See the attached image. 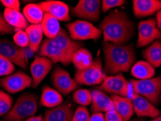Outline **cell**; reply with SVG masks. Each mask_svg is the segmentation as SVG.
Returning a JSON list of instances; mask_svg holds the SVG:
<instances>
[{
    "instance_id": "1",
    "label": "cell",
    "mask_w": 161,
    "mask_h": 121,
    "mask_svg": "<svg viewBox=\"0 0 161 121\" xmlns=\"http://www.w3.org/2000/svg\"><path fill=\"white\" fill-rule=\"evenodd\" d=\"M104 41L118 45H125L134 34V23L123 11H113L108 14L99 24Z\"/></svg>"
},
{
    "instance_id": "2",
    "label": "cell",
    "mask_w": 161,
    "mask_h": 121,
    "mask_svg": "<svg viewBox=\"0 0 161 121\" xmlns=\"http://www.w3.org/2000/svg\"><path fill=\"white\" fill-rule=\"evenodd\" d=\"M103 49L105 57L104 73L114 75L128 72L136 60V54L131 44L118 45L103 42Z\"/></svg>"
},
{
    "instance_id": "3",
    "label": "cell",
    "mask_w": 161,
    "mask_h": 121,
    "mask_svg": "<svg viewBox=\"0 0 161 121\" xmlns=\"http://www.w3.org/2000/svg\"><path fill=\"white\" fill-rule=\"evenodd\" d=\"M38 109V96L25 94L18 97L15 104L4 117L5 121H23L34 117Z\"/></svg>"
},
{
    "instance_id": "4",
    "label": "cell",
    "mask_w": 161,
    "mask_h": 121,
    "mask_svg": "<svg viewBox=\"0 0 161 121\" xmlns=\"http://www.w3.org/2000/svg\"><path fill=\"white\" fill-rule=\"evenodd\" d=\"M136 94L143 96L154 105H158L161 92V75L145 80H131Z\"/></svg>"
},
{
    "instance_id": "5",
    "label": "cell",
    "mask_w": 161,
    "mask_h": 121,
    "mask_svg": "<svg viewBox=\"0 0 161 121\" xmlns=\"http://www.w3.org/2000/svg\"><path fill=\"white\" fill-rule=\"evenodd\" d=\"M107 75L103 69V63L99 57L96 58L89 68L83 70H76L75 74V81L78 84L94 86L100 85Z\"/></svg>"
},
{
    "instance_id": "6",
    "label": "cell",
    "mask_w": 161,
    "mask_h": 121,
    "mask_svg": "<svg viewBox=\"0 0 161 121\" xmlns=\"http://www.w3.org/2000/svg\"><path fill=\"white\" fill-rule=\"evenodd\" d=\"M70 37L75 41L83 40H96L101 37L102 30L92 23L85 20H75L66 25Z\"/></svg>"
},
{
    "instance_id": "7",
    "label": "cell",
    "mask_w": 161,
    "mask_h": 121,
    "mask_svg": "<svg viewBox=\"0 0 161 121\" xmlns=\"http://www.w3.org/2000/svg\"><path fill=\"white\" fill-rule=\"evenodd\" d=\"M157 40H161V31L158 29L155 19L149 18L140 21L138 25L137 47H146Z\"/></svg>"
},
{
    "instance_id": "8",
    "label": "cell",
    "mask_w": 161,
    "mask_h": 121,
    "mask_svg": "<svg viewBox=\"0 0 161 121\" xmlns=\"http://www.w3.org/2000/svg\"><path fill=\"white\" fill-rule=\"evenodd\" d=\"M0 54L8 59L14 65L26 69L27 55L23 48L18 47L8 39H0Z\"/></svg>"
},
{
    "instance_id": "9",
    "label": "cell",
    "mask_w": 161,
    "mask_h": 121,
    "mask_svg": "<svg viewBox=\"0 0 161 121\" xmlns=\"http://www.w3.org/2000/svg\"><path fill=\"white\" fill-rule=\"evenodd\" d=\"M32 78L22 71H18L1 78L0 86L9 93L16 94L32 86Z\"/></svg>"
},
{
    "instance_id": "10",
    "label": "cell",
    "mask_w": 161,
    "mask_h": 121,
    "mask_svg": "<svg viewBox=\"0 0 161 121\" xmlns=\"http://www.w3.org/2000/svg\"><path fill=\"white\" fill-rule=\"evenodd\" d=\"M101 5L99 0H80L71 12L75 17L96 22L100 18Z\"/></svg>"
},
{
    "instance_id": "11",
    "label": "cell",
    "mask_w": 161,
    "mask_h": 121,
    "mask_svg": "<svg viewBox=\"0 0 161 121\" xmlns=\"http://www.w3.org/2000/svg\"><path fill=\"white\" fill-rule=\"evenodd\" d=\"M39 56L49 58L53 63H60L64 65L72 63V57L61 49L53 39H47L42 42L39 49Z\"/></svg>"
},
{
    "instance_id": "12",
    "label": "cell",
    "mask_w": 161,
    "mask_h": 121,
    "mask_svg": "<svg viewBox=\"0 0 161 121\" xmlns=\"http://www.w3.org/2000/svg\"><path fill=\"white\" fill-rule=\"evenodd\" d=\"M52 80L57 91L63 95H67L75 91L79 86V84L73 79L67 70L59 67L54 70Z\"/></svg>"
},
{
    "instance_id": "13",
    "label": "cell",
    "mask_w": 161,
    "mask_h": 121,
    "mask_svg": "<svg viewBox=\"0 0 161 121\" xmlns=\"http://www.w3.org/2000/svg\"><path fill=\"white\" fill-rule=\"evenodd\" d=\"M53 63L49 58L36 56L31 65V73L32 75V87L36 88L41 84L53 68Z\"/></svg>"
},
{
    "instance_id": "14",
    "label": "cell",
    "mask_w": 161,
    "mask_h": 121,
    "mask_svg": "<svg viewBox=\"0 0 161 121\" xmlns=\"http://www.w3.org/2000/svg\"><path fill=\"white\" fill-rule=\"evenodd\" d=\"M128 81L129 80L125 79L122 73H118L114 75H108L97 89L111 94L112 95L123 96Z\"/></svg>"
},
{
    "instance_id": "15",
    "label": "cell",
    "mask_w": 161,
    "mask_h": 121,
    "mask_svg": "<svg viewBox=\"0 0 161 121\" xmlns=\"http://www.w3.org/2000/svg\"><path fill=\"white\" fill-rule=\"evenodd\" d=\"M44 13H47L58 19L59 21L70 20L69 7L65 2L57 0H48L39 3Z\"/></svg>"
},
{
    "instance_id": "16",
    "label": "cell",
    "mask_w": 161,
    "mask_h": 121,
    "mask_svg": "<svg viewBox=\"0 0 161 121\" xmlns=\"http://www.w3.org/2000/svg\"><path fill=\"white\" fill-rule=\"evenodd\" d=\"M91 110L93 113H106L115 109L112 98L104 91L97 89H94L91 91Z\"/></svg>"
},
{
    "instance_id": "17",
    "label": "cell",
    "mask_w": 161,
    "mask_h": 121,
    "mask_svg": "<svg viewBox=\"0 0 161 121\" xmlns=\"http://www.w3.org/2000/svg\"><path fill=\"white\" fill-rule=\"evenodd\" d=\"M134 113L139 118H155L161 115V111L143 96L136 94L132 99Z\"/></svg>"
},
{
    "instance_id": "18",
    "label": "cell",
    "mask_w": 161,
    "mask_h": 121,
    "mask_svg": "<svg viewBox=\"0 0 161 121\" xmlns=\"http://www.w3.org/2000/svg\"><path fill=\"white\" fill-rule=\"evenodd\" d=\"M73 115L72 104L65 102L47 110L43 119L44 121H71Z\"/></svg>"
},
{
    "instance_id": "19",
    "label": "cell",
    "mask_w": 161,
    "mask_h": 121,
    "mask_svg": "<svg viewBox=\"0 0 161 121\" xmlns=\"http://www.w3.org/2000/svg\"><path fill=\"white\" fill-rule=\"evenodd\" d=\"M161 10V0H134L133 11L137 18L153 15Z\"/></svg>"
},
{
    "instance_id": "20",
    "label": "cell",
    "mask_w": 161,
    "mask_h": 121,
    "mask_svg": "<svg viewBox=\"0 0 161 121\" xmlns=\"http://www.w3.org/2000/svg\"><path fill=\"white\" fill-rule=\"evenodd\" d=\"M53 40L61 49L70 57H73L75 52L81 49L83 46L82 44L73 41L63 28H61L60 33L55 39Z\"/></svg>"
},
{
    "instance_id": "21",
    "label": "cell",
    "mask_w": 161,
    "mask_h": 121,
    "mask_svg": "<svg viewBox=\"0 0 161 121\" xmlns=\"http://www.w3.org/2000/svg\"><path fill=\"white\" fill-rule=\"evenodd\" d=\"M115 110L121 116L124 121H129L134 114L133 102L131 99L125 97L112 95Z\"/></svg>"
},
{
    "instance_id": "22",
    "label": "cell",
    "mask_w": 161,
    "mask_h": 121,
    "mask_svg": "<svg viewBox=\"0 0 161 121\" xmlns=\"http://www.w3.org/2000/svg\"><path fill=\"white\" fill-rule=\"evenodd\" d=\"M62 94L48 86H44L42 89V93L40 102L42 106L48 108H53L63 103Z\"/></svg>"
},
{
    "instance_id": "23",
    "label": "cell",
    "mask_w": 161,
    "mask_h": 121,
    "mask_svg": "<svg viewBox=\"0 0 161 121\" xmlns=\"http://www.w3.org/2000/svg\"><path fill=\"white\" fill-rule=\"evenodd\" d=\"M131 74L136 80L152 78L155 74V68L145 60L136 62L131 68Z\"/></svg>"
},
{
    "instance_id": "24",
    "label": "cell",
    "mask_w": 161,
    "mask_h": 121,
    "mask_svg": "<svg viewBox=\"0 0 161 121\" xmlns=\"http://www.w3.org/2000/svg\"><path fill=\"white\" fill-rule=\"evenodd\" d=\"M3 16L6 22L12 27L15 28L16 31L17 30L26 29L28 28V21L23 14L21 13L20 11L5 8L4 10Z\"/></svg>"
},
{
    "instance_id": "25",
    "label": "cell",
    "mask_w": 161,
    "mask_h": 121,
    "mask_svg": "<svg viewBox=\"0 0 161 121\" xmlns=\"http://www.w3.org/2000/svg\"><path fill=\"white\" fill-rule=\"evenodd\" d=\"M142 56L145 61L154 68L161 65V41H155L142 52Z\"/></svg>"
},
{
    "instance_id": "26",
    "label": "cell",
    "mask_w": 161,
    "mask_h": 121,
    "mask_svg": "<svg viewBox=\"0 0 161 121\" xmlns=\"http://www.w3.org/2000/svg\"><path fill=\"white\" fill-rule=\"evenodd\" d=\"M44 35L48 39H54L60 33L61 28L58 19L47 13H44L43 20L41 23Z\"/></svg>"
},
{
    "instance_id": "27",
    "label": "cell",
    "mask_w": 161,
    "mask_h": 121,
    "mask_svg": "<svg viewBox=\"0 0 161 121\" xmlns=\"http://www.w3.org/2000/svg\"><path fill=\"white\" fill-rule=\"evenodd\" d=\"M29 39V49L32 52H36L39 50L43 39L44 32L41 24H34L28 25L25 30Z\"/></svg>"
},
{
    "instance_id": "28",
    "label": "cell",
    "mask_w": 161,
    "mask_h": 121,
    "mask_svg": "<svg viewBox=\"0 0 161 121\" xmlns=\"http://www.w3.org/2000/svg\"><path fill=\"white\" fill-rule=\"evenodd\" d=\"M93 57L88 49L81 48L76 51L72 57V63L77 70L86 69L93 63Z\"/></svg>"
},
{
    "instance_id": "29",
    "label": "cell",
    "mask_w": 161,
    "mask_h": 121,
    "mask_svg": "<svg viewBox=\"0 0 161 121\" xmlns=\"http://www.w3.org/2000/svg\"><path fill=\"white\" fill-rule=\"evenodd\" d=\"M23 15L28 22L34 24H41L44 16V12L39 4H28L23 8Z\"/></svg>"
},
{
    "instance_id": "30",
    "label": "cell",
    "mask_w": 161,
    "mask_h": 121,
    "mask_svg": "<svg viewBox=\"0 0 161 121\" xmlns=\"http://www.w3.org/2000/svg\"><path fill=\"white\" fill-rule=\"evenodd\" d=\"M73 99L80 106H88L92 104L91 91L86 89H77L73 94Z\"/></svg>"
},
{
    "instance_id": "31",
    "label": "cell",
    "mask_w": 161,
    "mask_h": 121,
    "mask_svg": "<svg viewBox=\"0 0 161 121\" xmlns=\"http://www.w3.org/2000/svg\"><path fill=\"white\" fill-rule=\"evenodd\" d=\"M13 99L9 94L0 90V117L7 115L13 107Z\"/></svg>"
},
{
    "instance_id": "32",
    "label": "cell",
    "mask_w": 161,
    "mask_h": 121,
    "mask_svg": "<svg viewBox=\"0 0 161 121\" xmlns=\"http://www.w3.org/2000/svg\"><path fill=\"white\" fill-rule=\"evenodd\" d=\"M15 70V65L0 54V77L13 74Z\"/></svg>"
},
{
    "instance_id": "33",
    "label": "cell",
    "mask_w": 161,
    "mask_h": 121,
    "mask_svg": "<svg viewBox=\"0 0 161 121\" xmlns=\"http://www.w3.org/2000/svg\"><path fill=\"white\" fill-rule=\"evenodd\" d=\"M13 41L14 43L20 48L29 47V39L25 30H18L14 35Z\"/></svg>"
},
{
    "instance_id": "34",
    "label": "cell",
    "mask_w": 161,
    "mask_h": 121,
    "mask_svg": "<svg viewBox=\"0 0 161 121\" xmlns=\"http://www.w3.org/2000/svg\"><path fill=\"white\" fill-rule=\"evenodd\" d=\"M90 115L86 107L79 106L73 113L71 121H89Z\"/></svg>"
},
{
    "instance_id": "35",
    "label": "cell",
    "mask_w": 161,
    "mask_h": 121,
    "mask_svg": "<svg viewBox=\"0 0 161 121\" xmlns=\"http://www.w3.org/2000/svg\"><path fill=\"white\" fill-rule=\"evenodd\" d=\"M125 2H126L125 0H103L102 2L101 5L102 11L103 13H105L112 8L124 5V4H125Z\"/></svg>"
},
{
    "instance_id": "36",
    "label": "cell",
    "mask_w": 161,
    "mask_h": 121,
    "mask_svg": "<svg viewBox=\"0 0 161 121\" xmlns=\"http://www.w3.org/2000/svg\"><path fill=\"white\" fill-rule=\"evenodd\" d=\"M15 29L9 25L6 22L4 16L0 14V34H11L15 31Z\"/></svg>"
},
{
    "instance_id": "37",
    "label": "cell",
    "mask_w": 161,
    "mask_h": 121,
    "mask_svg": "<svg viewBox=\"0 0 161 121\" xmlns=\"http://www.w3.org/2000/svg\"><path fill=\"white\" fill-rule=\"evenodd\" d=\"M1 3L6 8L20 11V4L18 0H1Z\"/></svg>"
},
{
    "instance_id": "38",
    "label": "cell",
    "mask_w": 161,
    "mask_h": 121,
    "mask_svg": "<svg viewBox=\"0 0 161 121\" xmlns=\"http://www.w3.org/2000/svg\"><path fill=\"white\" fill-rule=\"evenodd\" d=\"M104 117H105V121H124L121 116L118 113L115 109L106 112Z\"/></svg>"
},
{
    "instance_id": "39",
    "label": "cell",
    "mask_w": 161,
    "mask_h": 121,
    "mask_svg": "<svg viewBox=\"0 0 161 121\" xmlns=\"http://www.w3.org/2000/svg\"><path fill=\"white\" fill-rule=\"evenodd\" d=\"M135 95H136V92H135L133 84H132L131 81H128L126 86H125L124 89L123 97H125V98H128L132 100V99L134 98Z\"/></svg>"
},
{
    "instance_id": "40",
    "label": "cell",
    "mask_w": 161,
    "mask_h": 121,
    "mask_svg": "<svg viewBox=\"0 0 161 121\" xmlns=\"http://www.w3.org/2000/svg\"><path fill=\"white\" fill-rule=\"evenodd\" d=\"M89 121H105L103 113H93L90 115Z\"/></svg>"
},
{
    "instance_id": "41",
    "label": "cell",
    "mask_w": 161,
    "mask_h": 121,
    "mask_svg": "<svg viewBox=\"0 0 161 121\" xmlns=\"http://www.w3.org/2000/svg\"><path fill=\"white\" fill-rule=\"evenodd\" d=\"M156 23H157V26L161 31V10L157 13L156 15Z\"/></svg>"
},
{
    "instance_id": "42",
    "label": "cell",
    "mask_w": 161,
    "mask_h": 121,
    "mask_svg": "<svg viewBox=\"0 0 161 121\" xmlns=\"http://www.w3.org/2000/svg\"><path fill=\"white\" fill-rule=\"evenodd\" d=\"M25 121H44V119L41 115H39V116H34V117L28 118V119H27Z\"/></svg>"
},
{
    "instance_id": "43",
    "label": "cell",
    "mask_w": 161,
    "mask_h": 121,
    "mask_svg": "<svg viewBox=\"0 0 161 121\" xmlns=\"http://www.w3.org/2000/svg\"><path fill=\"white\" fill-rule=\"evenodd\" d=\"M151 121H161V115L160 116H158V117H157V118H154V119Z\"/></svg>"
},
{
    "instance_id": "44",
    "label": "cell",
    "mask_w": 161,
    "mask_h": 121,
    "mask_svg": "<svg viewBox=\"0 0 161 121\" xmlns=\"http://www.w3.org/2000/svg\"><path fill=\"white\" fill-rule=\"evenodd\" d=\"M129 121H145V120L143 119V118H139V119H134Z\"/></svg>"
},
{
    "instance_id": "45",
    "label": "cell",
    "mask_w": 161,
    "mask_h": 121,
    "mask_svg": "<svg viewBox=\"0 0 161 121\" xmlns=\"http://www.w3.org/2000/svg\"><path fill=\"white\" fill-rule=\"evenodd\" d=\"M160 101H161V92H160Z\"/></svg>"
},
{
    "instance_id": "46",
    "label": "cell",
    "mask_w": 161,
    "mask_h": 121,
    "mask_svg": "<svg viewBox=\"0 0 161 121\" xmlns=\"http://www.w3.org/2000/svg\"><path fill=\"white\" fill-rule=\"evenodd\" d=\"M0 121H2V120H0Z\"/></svg>"
}]
</instances>
